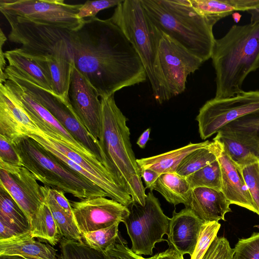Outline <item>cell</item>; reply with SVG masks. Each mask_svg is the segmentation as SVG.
<instances>
[{
	"label": "cell",
	"instance_id": "6da1fadb",
	"mask_svg": "<svg viewBox=\"0 0 259 259\" xmlns=\"http://www.w3.org/2000/svg\"><path fill=\"white\" fill-rule=\"evenodd\" d=\"M71 45L75 68L101 98L147 80L134 47L109 19H83L71 30Z\"/></svg>",
	"mask_w": 259,
	"mask_h": 259
},
{
	"label": "cell",
	"instance_id": "7a4b0ae2",
	"mask_svg": "<svg viewBox=\"0 0 259 259\" xmlns=\"http://www.w3.org/2000/svg\"><path fill=\"white\" fill-rule=\"evenodd\" d=\"M101 101L102 121L97 146L101 162L133 202L144 205L147 195L132 148L127 119L117 106L114 94Z\"/></svg>",
	"mask_w": 259,
	"mask_h": 259
},
{
	"label": "cell",
	"instance_id": "3957f363",
	"mask_svg": "<svg viewBox=\"0 0 259 259\" xmlns=\"http://www.w3.org/2000/svg\"><path fill=\"white\" fill-rule=\"evenodd\" d=\"M211 58L216 75L214 98L232 97L243 92L246 77L259 68V21L233 25L215 39Z\"/></svg>",
	"mask_w": 259,
	"mask_h": 259
},
{
	"label": "cell",
	"instance_id": "277c9868",
	"mask_svg": "<svg viewBox=\"0 0 259 259\" xmlns=\"http://www.w3.org/2000/svg\"><path fill=\"white\" fill-rule=\"evenodd\" d=\"M148 18L203 62L211 58L214 24L198 13L189 0H140Z\"/></svg>",
	"mask_w": 259,
	"mask_h": 259
},
{
	"label": "cell",
	"instance_id": "5b68a950",
	"mask_svg": "<svg viewBox=\"0 0 259 259\" xmlns=\"http://www.w3.org/2000/svg\"><path fill=\"white\" fill-rule=\"evenodd\" d=\"M122 31L139 56L155 100H169L158 60V29L146 15L140 0H122L109 18Z\"/></svg>",
	"mask_w": 259,
	"mask_h": 259
},
{
	"label": "cell",
	"instance_id": "8992f818",
	"mask_svg": "<svg viewBox=\"0 0 259 259\" xmlns=\"http://www.w3.org/2000/svg\"><path fill=\"white\" fill-rule=\"evenodd\" d=\"M23 166L44 186L63 191L80 200L108 197L98 186L58 161L30 138L13 145Z\"/></svg>",
	"mask_w": 259,
	"mask_h": 259
},
{
	"label": "cell",
	"instance_id": "52a82bcc",
	"mask_svg": "<svg viewBox=\"0 0 259 259\" xmlns=\"http://www.w3.org/2000/svg\"><path fill=\"white\" fill-rule=\"evenodd\" d=\"M3 15L11 28L9 40L21 45L15 49L19 53L37 60L52 57L73 60L71 30Z\"/></svg>",
	"mask_w": 259,
	"mask_h": 259
},
{
	"label": "cell",
	"instance_id": "ba28073f",
	"mask_svg": "<svg viewBox=\"0 0 259 259\" xmlns=\"http://www.w3.org/2000/svg\"><path fill=\"white\" fill-rule=\"evenodd\" d=\"M129 214L123 223L131 240V249L138 255H152L157 243L166 240L170 218L166 216L160 203L150 190L147 195L145 204L133 202L127 206Z\"/></svg>",
	"mask_w": 259,
	"mask_h": 259
},
{
	"label": "cell",
	"instance_id": "9c48e42d",
	"mask_svg": "<svg viewBox=\"0 0 259 259\" xmlns=\"http://www.w3.org/2000/svg\"><path fill=\"white\" fill-rule=\"evenodd\" d=\"M0 75V80H12L45 107L76 141L101 161L96 143L67 102L42 89L30 77L11 66L7 65Z\"/></svg>",
	"mask_w": 259,
	"mask_h": 259
},
{
	"label": "cell",
	"instance_id": "30bf717a",
	"mask_svg": "<svg viewBox=\"0 0 259 259\" xmlns=\"http://www.w3.org/2000/svg\"><path fill=\"white\" fill-rule=\"evenodd\" d=\"M82 4H68L63 0H1L2 14L31 22L74 30L83 19L77 15Z\"/></svg>",
	"mask_w": 259,
	"mask_h": 259
},
{
	"label": "cell",
	"instance_id": "8fae6325",
	"mask_svg": "<svg viewBox=\"0 0 259 259\" xmlns=\"http://www.w3.org/2000/svg\"><path fill=\"white\" fill-rule=\"evenodd\" d=\"M259 114V91H243L234 97L207 101L199 109L196 120L202 140L241 117Z\"/></svg>",
	"mask_w": 259,
	"mask_h": 259
},
{
	"label": "cell",
	"instance_id": "7c38bea8",
	"mask_svg": "<svg viewBox=\"0 0 259 259\" xmlns=\"http://www.w3.org/2000/svg\"><path fill=\"white\" fill-rule=\"evenodd\" d=\"M159 30L158 60L170 98L182 93L188 76L204 63L184 47Z\"/></svg>",
	"mask_w": 259,
	"mask_h": 259
},
{
	"label": "cell",
	"instance_id": "4fadbf2b",
	"mask_svg": "<svg viewBox=\"0 0 259 259\" xmlns=\"http://www.w3.org/2000/svg\"><path fill=\"white\" fill-rule=\"evenodd\" d=\"M0 82L3 83L15 95L21 106L47 137L83 156L97 158L76 141L45 107L20 86L7 78L0 80Z\"/></svg>",
	"mask_w": 259,
	"mask_h": 259
},
{
	"label": "cell",
	"instance_id": "5bb4252c",
	"mask_svg": "<svg viewBox=\"0 0 259 259\" xmlns=\"http://www.w3.org/2000/svg\"><path fill=\"white\" fill-rule=\"evenodd\" d=\"M74 221L81 235L123 222L127 206L106 197H94L70 202Z\"/></svg>",
	"mask_w": 259,
	"mask_h": 259
},
{
	"label": "cell",
	"instance_id": "9a60e30c",
	"mask_svg": "<svg viewBox=\"0 0 259 259\" xmlns=\"http://www.w3.org/2000/svg\"><path fill=\"white\" fill-rule=\"evenodd\" d=\"M98 97L95 89L73 65L67 102L97 145L100 134L102 111V102Z\"/></svg>",
	"mask_w": 259,
	"mask_h": 259
},
{
	"label": "cell",
	"instance_id": "2e32d148",
	"mask_svg": "<svg viewBox=\"0 0 259 259\" xmlns=\"http://www.w3.org/2000/svg\"><path fill=\"white\" fill-rule=\"evenodd\" d=\"M0 185L30 222L45 201L41 186L33 175L24 166H0Z\"/></svg>",
	"mask_w": 259,
	"mask_h": 259
},
{
	"label": "cell",
	"instance_id": "e0dca14e",
	"mask_svg": "<svg viewBox=\"0 0 259 259\" xmlns=\"http://www.w3.org/2000/svg\"><path fill=\"white\" fill-rule=\"evenodd\" d=\"M40 132L15 95L0 82V135L15 145Z\"/></svg>",
	"mask_w": 259,
	"mask_h": 259
},
{
	"label": "cell",
	"instance_id": "ac0fdd59",
	"mask_svg": "<svg viewBox=\"0 0 259 259\" xmlns=\"http://www.w3.org/2000/svg\"><path fill=\"white\" fill-rule=\"evenodd\" d=\"M222 171L221 191L231 204L244 207L256 213L257 209L245 183L241 168L230 158L218 141L213 140Z\"/></svg>",
	"mask_w": 259,
	"mask_h": 259
},
{
	"label": "cell",
	"instance_id": "d6986e66",
	"mask_svg": "<svg viewBox=\"0 0 259 259\" xmlns=\"http://www.w3.org/2000/svg\"><path fill=\"white\" fill-rule=\"evenodd\" d=\"M204 222L190 208L185 207L179 212L175 210L170 219L166 240L169 247L182 256L188 254L191 256Z\"/></svg>",
	"mask_w": 259,
	"mask_h": 259
},
{
	"label": "cell",
	"instance_id": "ffe728a7",
	"mask_svg": "<svg viewBox=\"0 0 259 259\" xmlns=\"http://www.w3.org/2000/svg\"><path fill=\"white\" fill-rule=\"evenodd\" d=\"M213 140L221 143L231 160L241 168L259 161V143L251 137L223 127Z\"/></svg>",
	"mask_w": 259,
	"mask_h": 259
},
{
	"label": "cell",
	"instance_id": "44dd1931",
	"mask_svg": "<svg viewBox=\"0 0 259 259\" xmlns=\"http://www.w3.org/2000/svg\"><path fill=\"white\" fill-rule=\"evenodd\" d=\"M230 204L221 190L197 187L192 189L188 208L204 222H219L225 221V215L231 211Z\"/></svg>",
	"mask_w": 259,
	"mask_h": 259
},
{
	"label": "cell",
	"instance_id": "7402d4cb",
	"mask_svg": "<svg viewBox=\"0 0 259 259\" xmlns=\"http://www.w3.org/2000/svg\"><path fill=\"white\" fill-rule=\"evenodd\" d=\"M57 250L34 239L30 231L0 240V255H18L26 259H58Z\"/></svg>",
	"mask_w": 259,
	"mask_h": 259
},
{
	"label": "cell",
	"instance_id": "603a6c76",
	"mask_svg": "<svg viewBox=\"0 0 259 259\" xmlns=\"http://www.w3.org/2000/svg\"><path fill=\"white\" fill-rule=\"evenodd\" d=\"M200 15L215 24L236 11L259 8V0H189Z\"/></svg>",
	"mask_w": 259,
	"mask_h": 259
},
{
	"label": "cell",
	"instance_id": "cb8c5ba5",
	"mask_svg": "<svg viewBox=\"0 0 259 259\" xmlns=\"http://www.w3.org/2000/svg\"><path fill=\"white\" fill-rule=\"evenodd\" d=\"M210 141L207 140L198 143L189 144L161 154L149 157L137 159L140 169H150L159 175L164 173L176 172L183 159L195 150L207 146Z\"/></svg>",
	"mask_w": 259,
	"mask_h": 259
},
{
	"label": "cell",
	"instance_id": "d4e9b609",
	"mask_svg": "<svg viewBox=\"0 0 259 259\" xmlns=\"http://www.w3.org/2000/svg\"><path fill=\"white\" fill-rule=\"evenodd\" d=\"M4 56L8 65L30 77L42 89L53 93L50 72L46 60L33 59L15 49L5 52Z\"/></svg>",
	"mask_w": 259,
	"mask_h": 259
},
{
	"label": "cell",
	"instance_id": "484cf974",
	"mask_svg": "<svg viewBox=\"0 0 259 259\" xmlns=\"http://www.w3.org/2000/svg\"><path fill=\"white\" fill-rule=\"evenodd\" d=\"M192 189L185 177L170 172L160 175L150 190L158 191L174 205L182 203L188 208Z\"/></svg>",
	"mask_w": 259,
	"mask_h": 259
},
{
	"label": "cell",
	"instance_id": "4316f807",
	"mask_svg": "<svg viewBox=\"0 0 259 259\" xmlns=\"http://www.w3.org/2000/svg\"><path fill=\"white\" fill-rule=\"evenodd\" d=\"M30 225V232L33 238L47 240L51 245H56L63 238L45 200L31 220Z\"/></svg>",
	"mask_w": 259,
	"mask_h": 259
},
{
	"label": "cell",
	"instance_id": "83f0119b",
	"mask_svg": "<svg viewBox=\"0 0 259 259\" xmlns=\"http://www.w3.org/2000/svg\"><path fill=\"white\" fill-rule=\"evenodd\" d=\"M46 61L50 72L53 94L67 102V93L74 65L73 61L52 57L47 59Z\"/></svg>",
	"mask_w": 259,
	"mask_h": 259
},
{
	"label": "cell",
	"instance_id": "f1b7e54d",
	"mask_svg": "<svg viewBox=\"0 0 259 259\" xmlns=\"http://www.w3.org/2000/svg\"><path fill=\"white\" fill-rule=\"evenodd\" d=\"M45 200L49 205L54 219L57 224L63 237L82 242L83 240L73 218L67 215L57 204L49 190V187L41 186Z\"/></svg>",
	"mask_w": 259,
	"mask_h": 259
},
{
	"label": "cell",
	"instance_id": "f546056e",
	"mask_svg": "<svg viewBox=\"0 0 259 259\" xmlns=\"http://www.w3.org/2000/svg\"><path fill=\"white\" fill-rule=\"evenodd\" d=\"M217 159L213 142L185 157L179 164L176 173L187 177Z\"/></svg>",
	"mask_w": 259,
	"mask_h": 259
},
{
	"label": "cell",
	"instance_id": "4dcf8cb0",
	"mask_svg": "<svg viewBox=\"0 0 259 259\" xmlns=\"http://www.w3.org/2000/svg\"><path fill=\"white\" fill-rule=\"evenodd\" d=\"M186 178L192 189L207 187L221 190L222 171L218 159Z\"/></svg>",
	"mask_w": 259,
	"mask_h": 259
},
{
	"label": "cell",
	"instance_id": "1f68e13d",
	"mask_svg": "<svg viewBox=\"0 0 259 259\" xmlns=\"http://www.w3.org/2000/svg\"><path fill=\"white\" fill-rule=\"evenodd\" d=\"M0 218L30 231V222L25 213L7 191L0 185Z\"/></svg>",
	"mask_w": 259,
	"mask_h": 259
},
{
	"label": "cell",
	"instance_id": "d6a6232c",
	"mask_svg": "<svg viewBox=\"0 0 259 259\" xmlns=\"http://www.w3.org/2000/svg\"><path fill=\"white\" fill-rule=\"evenodd\" d=\"M60 250L58 259H106L104 253L90 248L83 242L64 237L60 242Z\"/></svg>",
	"mask_w": 259,
	"mask_h": 259
},
{
	"label": "cell",
	"instance_id": "836d02e7",
	"mask_svg": "<svg viewBox=\"0 0 259 259\" xmlns=\"http://www.w3.org/2000/svg\"><path fill=\"white\" fill-rule=\"evenodd\" d=\"M119 223L106 228L85 233L82 235L83 242L90 248L104 252L116 241L118 235Z\"/></svg>",
	"mask_w": 259,
	"mask_h": 259
},
{
	"label": "cell",
	"instance_id": "e575fe53",
	"mask_svg": "<svg viewBox=\"0 0 259 259\" xmlns=\"http://www.w3.org/2000/svg\"><path fill=\"white\" fill-rule=\"evenodd\" d=\"M221 227L219 222H204L198 239L190 259H202Z\"/></svg>",
	"mask_w": 259,
	"mask_h": 259
},
{
	"label": "cell",
	"instance_id": "d590c367",
	"mask_svg": "<svg viewBox=\"0 0 259 259\" xmlns=\"http://www.w3.org/2000/svg\"><path fill=\"white\" fill-rule=\"evenodd\" d=\"M233 250V259H259V232L239 239Z\"/></svg>",
	"mask_w": 259,
	"mask_h": 259
},
{
	"label": "cell",
	"instance_id": "8d00e7d4",
	"mask_svg": "<svg viewBox=\"0 0 259 259\" xmlns=\"http://www.w3.org/2000/svg\"><path fill=\"white\" fill-rule=\"evenodd\" d=\"M224 127L251 137L259 143V114L244 116Z\"/></svg>",
	"mask_w": 259,
	"mask_h": 259
},
{
	"label": "cell",
	"instance_id": "74e56055",
	"mask_svg": "<svg viewBox=\"0 0 259 259\" xmlns=\"http://www.w3.org/2000/svg\"><path fill=\"white\" fill-rule=\"evenodd\" d=\"M241 171L259 215V161L245 166Z\"/></svg>",
	"mask_w": 259,
	"mask_h": 259
},
{
	"label": "cell",
	"instance_id": "f35d334b",
	"mask_svg": "<svg viewBox=\"0 0 259 259\" xmlns=\"http://www.w3.org/2000/svg\"><path fill=\"white\" fill-rule=\"evenodd\" d=\"M103 253L106 259H152V256L145 258L133 252L120 233L115 242Z\"/></svg>",
	"mask_w": 259,
	"mask_h": 259
},
{
	"label": "cell",
	"instance_id": "ab89813d",
	"mask_svg": "<svg viewBox=\"0 0 259 259\" xmlns=\"http://www.w3.org/2000/svg\"><path fill=\"white\" fill-rule=\"evenodd\" d=\"M233 253L228 240L224 237L217 236L202 259H233ZM180 259H184V256Z\"/></svg>",
	"mask_w": 259,
	"mask_h": 259
},
{
	"label": "cell",
	"instance_id": "60d3db41",
	"mask_svg": "<svg viewBox=\"0 0 259 259\" xmlns=\"http://www.w3.org/2000/svg\"><path fill=\"white\" fill-rule=\"evenodd\" d=\"M122 0L88 1L79 10L77 17L79 19L84 17H96L97 14L101 10L117 6Z\"/></svg>",
	"mask_w": 259,
	"mask_h": 259
},
{
	"label": "cell",
	"instance_id": "b9f144b4",
	"mask_svg": "<svg viewBox=\"0 0 259 259\" xmlns=\"http://www.w3.org/2000/svg\"><path fill=\"white\" fill-rule=\"evenodd\" d=\"M0 166H23L21 159L13 145L1 135Z\"/></svg>",
	"mask_w": 259,
	"mask_h": 259
},
{
	"label": "cell",
	"instance_id": "7bdbcfd3",
	"mask_svg": "<svg viewBox=\"0 0 259 259\" xmlns=\"http://www.w3.org/2000/svg\"><path fill=\"white\" fill-rule=\"evenodd\" d=\"M27 232L28 231L0 218V240L9 239Z\"/></svg>",
	"mask_w": 259,
	"mask_h": 259
},
{
	"label": "cell",
	"instance_id": "ee69618b",
	"mask_svg": "<svg viewBox=\"0 0 259 259\" xmlns=\"http://www.w3.org/2000/svg\"><path fill=\"white\" fill-rule=\"evenodd\" d=\"M52 196L59 207L69 216L74 219L72 209L69 201L67 199L63 191L49 187Z\"/></svg>",
	"mask_w": 259,
	"mask_h": 259
},
{
	"label": "cell",
	"instance_id": "f6af8a7d",
	"mask_svg": "<svg viewBox=\"0 0 259 259\" xmlns=\"http://www.w3.org/2000/svg\"><path fill=\"white\" fill-rule=\"evenodd\" d=\"M140 171L141 176L144 180L146 188L151 190L160 175L150 169H143Z\"/></svg>",
	"mask_w": 259,
	"mask_h": 259
},
{
	"label": "cell",
	"instance_id": "bcb514c9",
	"mask_svg": "<svg viewBox=\"0 0 259 259\" xmlns=\"http://www.w3.org/2000/svg\"><path fill=\"white\" fill-rule=\"evenodd\" d=\"M181 256L174 249L169 247L165 251L155 254L152 259H180Z\"/></svg>",
	"mask_w": 259,
	"mask_h": 259
},
{
	"label": "cell",
	"instance_id": "7dc6e473",
	"mask_svg": "<svg viewBox=\"0 0 259 259\" xmlns=\"http://www.w3.org/2000/svg\"><path fill=\"white\" fill-rule=\"evenodd\" d=\"M7 37L1 29L0 32V74H3L5 68L7 66L6 61L4 56V52H3V46L4 45L5 41L7 40Z\"/></svg>",
	"mask_w": 259,
	"mask_h": 259
},
{
	"label": "cell",
	"instance_id": "c3c4849f",
	"mask_svg": "<svg viewBox=\"0 0 259 259\" xmlns=\"http://www.w3.org/2000/svg\"><path fill=\"white\" fill-rule=\"evenodd\" d=\"M151 129L146 130L139 138L137 144L141 148H144L149 139Z\"/></svg>",
	"mask_w": 259,
	"mask_h": 259
},
{
	"label": "cell",
	"instance_id": "681fc988",
	"mask_svg": "<svg viewBox=\"0 0 259 259\" xmlns=\"http://www.w3.org/2000/svg\"><path fill=\"white\" fill-rule=\"evenodd\" d=\"M0 259H26L18 255H0Z\"/></svg>",
	"mask_w": 259,
	"mask_h": 259
}]
</instances>
